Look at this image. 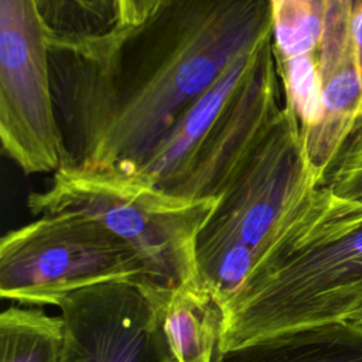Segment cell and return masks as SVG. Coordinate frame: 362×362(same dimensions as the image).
Returning a JSON list of instances; mask_svg holds the SVG:
<instances>
[{
    "label": "cell",
    "instance_id": "1",
    "mask_svg": "<svg viewBox=\"0 0 362 362\" xmlns=\"http://www.w3.org/2000/svg\"><path fill=\"white\" fill-rule=\"evenodd\" d=\"M270 37V0H163L141 24L48 40L59 168L134 173L182 112Z\"/></svg>",
    "mask_w": 362,
    "mask_h": 362
},
{
    "label": "cell",
    "instance_id": "2",
    "mask_svg": "<svg viewBox=\"0 0 362 362\" xmlns=\"http://www.w3.org/2000/svg\"><path fill=\"white\" fill-rule=\"evenodd\" d=\"M362 303V204L313 188L223 307L222 351L348 320Z\"/></svg>",
    "mask_w": 362,
    "mask_h": 362
},
{
    "label": "cell",
    "instance_id": "3",
    "mask_svg": "<svg viewBox=\"0 0 362 362\" xmlns=\"http://www.w3.org/2000/svg\"><path fill=\"white\" fill-rule=\"evenodd\" d=\"M272 37L238 57L133 173L189 199H219L283 110Z\"/></svg>",
    "mask_w": 362,
    "mask_h": 362
},
{
    "label": "cell",
    "instance_id": "4",
    "mask_svg": "<svg viewBox=\"0 0 362 362\" xmlns=\"http://www.w3.org/2000/svg\"><path fill=\"white\" fill-rule=\"evenodd\" d=\"M315 187L298 124L283 106L218 199L197 240L199 284L222 310L277 245Z\"/></svg>",
    "mask_w": 362,
    "mask_h": 362
},
{
    "label": "cell",
    "instance_id": "5",
    "mask_svg": "<svg viewBox=\"0 0 362 362\" xmlns=\"http://www.w3.org/2000/svg\"><path fill=\"white\" fill-rule=\"evenodd\" d=\"M216 204L170 194L133 173L66 167L27 199L35 216L75 212L96 219L136 252L148 281L170 290L199 284L197 240Z\"/></svg>",
    "mask_w": 362,
    "mask_h": 362
},
{
    "label": "cell",
    "instance_id": "6",
    "mask_svg": "<svg viewBox=\"0 0 362 362\" xmlns=\"http://www.w3.org/2000/svg\"><path fill=\"white\" fill-rule=\"evenodd\" d=\"M136 277L147 280L136 252L82 214L41 215L0 240V296L21 305H58L79 290Z\"/></svg>",
    "mask_w": 362,
    "mask_h": 362
},
{
    "label": "cell",
    "instance_id": "7",
    "mask_svg": "<svg viewBox=\"0 0 362 362\" xmlns=\"http://www.w3.org/2000/svg\"><path fill=\"white\" fill-rule=\"evenodd\" d=\"M0 141L24 174L61 167L48 34L35 0H0Z\"/></svg>",
    "mask_w": 362,
    "mask_h": 362
},
{
    "label": "cell",
    "instance_id": "8",
    "mask_svg": "<svg viewBox=\"0 0 362 362\" xmlns=\"http://www.w3.org/2000/svg\"><path fill=\"white\" fill-rule=\"evenodd\" d=\"M170 291L136 277L66 296L57 305L65 324L62 362H170L163 334Z\"/></svg>",
    "mask_w": 362,
    "mask_h": 362
},
{
    "label": "cell",
    "instance_id": "9",
    "mask_svg": "<svg viewBox=\"0 0 362 362\" xmlns=\"http://www.w3.org/2000/svg\"><path fill=\"white\" fill-rule=\"evenodd\" d=\"M351 0H322V23L313 54L321 116L303 146L310 171L321 185L342 144L362 117V74L351 33Z\"/></svg>",
    "mask_w": 362,
    "mask_h": 362
},
{
    "label": "cell",
    "instance_id": "10",
    "mask_svg": "<svg viewBox=\"0 0 362 362\" xmlns=\"http://www.w3.org/2000/svg\"><path fill=\"white\" fill-rule=\"evenodd\" d=\"M221 304L199 284L170 291L163 308V334L170 362H221Z\"/></svg>",
    "mask_w": 362,
    "mask_h": 362
},
{
    "label": "cell",
    "instance_id": "11",
    "mask_svg": "<svg viewBox=\"0 0 362 362\" xmlns=\"http://www.w3.org/2000/svg\"><path fill=\"white\" fill-rule=\"evenodd\" d=\"M221 362H362V324L344 320L223 352Z\"/></svg>",
    "mask_w": 362,
    "mask_h": 362
},
{
    "label": "cell",
    "instance_id": "12",
    "mask_svg": "<svg viewBox=\"0 0 362 362\" xmlns=\"http://www.w3.org/2000/svg\"><path fill=\"white\" fill-rule=\"evenodd\" d=\"M62 317L34 305H10L0 314V362H62Z\"/></svg>",
    "mask_w": 362,
    "mask_h": 362
},
{
    "label": "cell",
    "instance_id": "13",
    "mask_svg": "<svg viewBox=\"0 0 362 362\" xmlns=\"http://www.w3.org/2000/svg\"><path fill=\"white\" fill-rule=\"evenodd\" d=\"M48 40L82 41L120 25L119 0H35Z\"/></svg>",
    "mask_w": 362,
    "mask_h": 362
},
{
    "label": "cell",
    "instance_id": "14",
    "mask_svg": "<svg viewBox=\"0 0 362 362\" xmlns=\"http://www.w3.org/2000/svg\"><path fill=\"white\" fill-rule=\"evenodd\" d=\"M321 185L339 198L362 204V117L342 144Z\"/></svg>",
    "mask_w": 362,
    "mask_h": 362
},
{
    "label": "cell",
    "instance_id": "15",
    "mask_svg": "<svg viewBox=\"0 0 362 362\" xmlns=\"http://www.w3.org/2000/svg\"><path fill=\"white\" fill-rule=\"evenodd\" d=\"M163 0H119L120 25H137L146 21Z\"/></svg>",
    "mask_w": 362,
    "mask_h": 362
},
{
    "label": "cell",
    "instance_id": "16",
    "mask_svg": "<svg viewBox=\"0 0 362 362\" xmlns=\"http://www.w3.org/2000/svg\"><path fill=\"white\" fill-rule=\"evenodd\" d=\"M351 33L362 74V0H351Z\"/></svg>",
    "mask_w": 362,
    "mask_h": 362
},
{
    "label": "cell",
    "instance_id": "17",
    "mask_svg": "<svg viewBox=\"0 0 362 362\" xmlns=\"http://www.w3.org/2000/svg\"><path fill=\"white\" fill-rule=\"evenodd\" d=\"M348 320H351V321H355V322H359V324H362V303L355 308V311L349 315V318Z\"/></svg>",
    "mask_w": 362,
    "mask_h": 362
}]
</instances>
